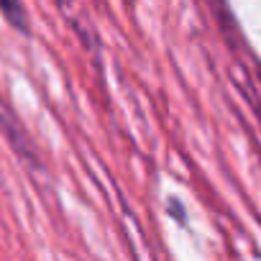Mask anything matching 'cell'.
<instances>
[{"mask_svg":"<svg viewBox=\"0 0 261 261\" xmlns=\"http://www.w3.org/2000/svg\"><path fill=\"white\" fill-rule=\"evenodd\" d=\"M0 130H3L6 141L11 144V149L16 151V156L21 162H26L34 169L41 167V156H39V149L29 134V128L23 125V120L18 118V113L13 110V105L8 102L6 95H0Z\"/></svg>","mask_w":261,"mask_h":261,"instance_id":"1","label":"cell"},{"mask_svg":"<svg viewBox=\"0 0 261 261\" xmlns=\"http://www.w3.org/2000/svg\"><path fill=\"white\" fill-rule=\"evenodd\" d=\"M0 13L6 16L11 29H16L18 34L31 36V21H29V11H26L23 3H16V0H0Z\"/></svg>","mask_w":261,"mask_h":261,"instance_id":"2","label":"cell"},{"mask_svg":"<svg viewBox=\"0 0 261 261\" xmlns=\"http://www.w3.org/2000/svg\"><path fill=\"white\" fill-rule=\"evenodd\" d=\"M169 213L177 218V220H182V223H187V215H185V207H182V202L177 200V197H169Z\"/></svg>","mask_w":261,"mask_h":261,"instance_id":"3","label":"cell"}]
</instances>
